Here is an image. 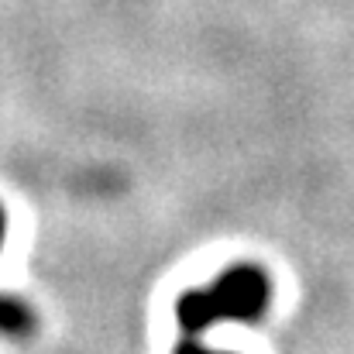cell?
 Masks as SVG:
<instances>
[{
	"label": "cell",
	"instance_id": "obj_4",
	"mask_svg": "<svg viewBox=\"0 0 354 354\" xmlns=\"http://www.w3.org/2000/svg\"><path fill=\"white\" fill-rule=\"evenodd\" d=\"M3 231H7V217H3V210H0V244H3Z\"/></svg>",
	"mask_w": 354,
	"mask_h": 354
},
{
	"label": "cell",
	"instance_id": "obj_3",
	"mask_svg": "<svg viewBox=\"0 0 354 354\" xmlns=\"http://www.w3.org/2000/svg\"><path fill=\"white\" fill-rule=\"evenodd\" d=\"M176 354H227V351H210V348H203L200 341L186 337V341H179V344H176Z\"/></svg>",
	"mask_w": 354,
	"mask_h": 354
},
{
	"label": "cell",
	"instance_id": "obj_1",
	"mask_svg": "<svg viewBox=\"0 0 354 354\" xmlns=\"http://www.w3.org/2000/svg\"><path fill=\"white\" fill-rule=\"evenodd\" d=\"M268 306V279L258 265H231L210 289H189L176 303L179 327L196 337L214 320H258Z\"/></svg>",
	"mask_w": 354,
	"mask_h": 354
},
{
	"label": "cell",
	"instance_id": "obj_2",
	"mask_svg": "<svg viewBox=\"0 0 354 354\" xmlns=\"http://www.w3.org/2000/svg\"><path fill=\"white\" fill-rule=\"evenodd\" d=\"M35 330V313L14 299V296H0V334L7 337H28Z\"/></svg>",
	"mask_w": 354,
	"mask_h": 354
}]
</instances>
